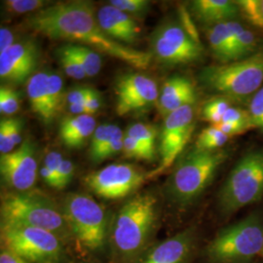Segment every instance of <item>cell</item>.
<instances>
[{"label": "cell", "mask_w": 263, "mask_h": 263, "mask_svg": "<svg viewBox=\"0 0 263 263\" xmlns=\"http://www.w3.org/2000/svg\"><path fill=\"white\" fill-rule=\"evenodd\" d=\"M74 166L70 160L64 159L59 172H58V187L57 189H63L66 187L71 181L73 177Z\"/></svg>", "instance_id": "obj_38"}, {"label": "cell", "mask_w": 263, "mask_h": 263, "mask_svg": "<svg viewBox=\"0 0 263 263\" xmlns=\"http://www.w3.org/2000/svg\"><path fill=\"white\" fill-rule=\"evenodd\" d=\"M6 10L13 14H25L37 12L49 6L44 0H6L3 2Z\"/></svg>", "instance_id": "obj_31"}, {"label": "cell", "mask_w": 263, "mask_h": 263, "mask_svg": "<svg viewBox=\"0 0 263 263\" xmlns=\"http://www.w3.org/2000/svg\"><path fill=\"white\" fill-rule=\"evenodd\" d=\"M126 135L139 141L144 151L148 153L151 159H155V146L158 136V131L155 126L145 123H135L128 127Z\"/></svg>", "instance_id": "obj_23"}, {"label": "cell", "mask_w": 263, "mask_h": 263, "mask_svg": "<svg viewBox=\"0 0 263 263\" xmlns=\"http://www.w3.org/2000/svg\"><path fill=\"white\" fill-rule=\"evenodd\" d=\"M26 23L41 35L77 42L138 69H145L151 65L152 54L126 46L104 32L90 1L74 0L49 5L30 15Z\"/></svg>", "instance_id": "obj_1"}, {"label": "cell", "mask_w": 263, "mask_h": 263, "mask_svg": "<svg viewBox=\"0 0 263 263\" xmlns=\"http://www.w3.org/2000/svg\"><path fill=\"white\" fill-rule=\"evenodd\" d=\"M257 48V40L249 29L244 28L241 33L236 38L233 46V62L243 60L248 57L255 54V50Z\"/></svg>", "instance_id": "obj_28"}, {"label": "cell", "mask_w": 263, "mask_h": 263, "mask_svg": "<svg viewBox=\"0 0 263 263\" xmlns=\"http://www.w3.org/2000/svg\"><path fill=\"white\" fill-rule=\"evenodd\" d=\"M64 82L63 78L57 72H49L48 76V103H49V111L52 119L56 117L57 113L62 108L64 100Z\"/></svg>", "instance_id": "obj_25"}, {"label": "cell", "mask_w": 263, "mask_h": 263, "mask_svg": "<svg viewBox=\"0 0 263 263\" xmlns=\"http://www.w3.org/2000/svg\"><path fill=\"white\" fill-rule=\"evenodd\" d=\"M208 40L212 52L222 64L232 62V40L226 22L210 27Z\"/></svg>", "instance_id": "obj_22"}, {"label": "cell", "mask_w": 263, "mask_h": 263, "mask_svg": "<svg viewBox=\"0 0 263 263\" xmlns=\"http://www.w3.org/2000/svg\"><path fill=\"white\" fill-rule=\"evenodd\" d=\"M147 174L131 164H111L85 177V185L99 197L118 200L141 187Z\"/></svg>", "instance_id": "obj_12"}, {"label": "cell", "mask_w": 263, "mask_h": 263, "mask_svg": "<svg viewBox=\"0 0 263 263\" xmlns=\"http://www.w3.org/2000/svg\"><path fill=\"white\" fill-rule=\"evenodd\" d=\"M220 132H222L227 137L231 138L237 135H241L245 132L249 131V129L242 125L233 124V123L221 122L214 125Z\"/></svg>", "instance_id": "obj_43"}, {"label": "cell", "mask_w": 263, "mask_h": 263, "mask_svg": "<svg viewBox=\"0 0 263 263\" xmlns=\"http://www.w3.org/2000/svg\"><path fill=\"white\" fill-rule=\"evenodd\" d=\"M15 144L10 137L7 118H4L0 122V152L1 154H8L14 151Z\"/></svg>", "instance_id": "obj_39"}, {"label": "cell", "mask_w": 263, "mask_h": 263, "mask_svg": "<svg viewBox=\"0 0 263 263\" xmlns=\"http://www.w3.org/2000/svg\"><path fill=\"white\" fill-rule=\"evenodd\" d=\"M40 176L47 185L51 187L57 188L58 182H57L56 176L50 170H48L45 166H43L40 169Z\"/></svg>", "instance_id": "obj_47"}, {"label": "cell", "mask_w": 263, "mask_h": 263, "mask_svg": "<svg viewBox=\"0 0 263 263\" xmlns=\"http://www.w3.org/2000/svg\"><path fill=\"white\" fill-rule=\"evenodd\" d=\"M194 105H186L165 117L160 134L159 166L147 174V179L158 177L178 159L194 130Z\"/></svg>", "instance_id": "obj_11"}, {"label": "cell", "mask_w": 263, "mask_h": 263, "mask_svg": "<svg viewBox=\"0 0 263 263\" xmlns=\"http://www.w3.org/2000/svg\"><path fill=\"white\" fill-rule=\"evenodd\" d=\"M1 221L32 226L52 232L62 241L71 234L63 210L38 191L10 192L1 197Z\"/></svg>", "instance_id": "obj_2"}, {"label": "cell", "mask_w": 263, "mask_h": 263, "mask_svg": "<svg viewBox=\"0 0 263 263\" xmlns=\"http://www.w3.org/2000/svg\"><path fill=\"white\" fill-rule=\"evenodd\" d=\"M124 137L125 135L123 134L122 130L118 126L113 125L108 140L105 142L103 149L99 152V154L93 160V162L100 163L118 154L119 152H122Z\"/></svg>", "instance_id": "obj_29"}, {"label": "cell", "mask_w": 263, "mask_h": 263, "mask_svg": "<svg viewBox=\"0 0 263 263\" xmlns=\"http://www.w3.org/2000/svg\"><path fill=\"white\" fill-rule=\"evenodd\" d=\"M89 91V87H77L69 91L66 96V102L67 105L85 102Z\"/></svg>", "instance_id": "obj_44"}, {"label": "cell", "mask_w": 263, "mask_h": 263, "mask_svg": "<svg viewBox=\"0 0 263 263\" xmlns=\"http://www.w3.org/2000/svg\"><path fill=\"white\" fill-rule=\"evenodd\" d=\"M68 109H69L70 113H72V114H73V116L86 114L85 102H82V103H77V104H70V105H68Z\"/></svg>", "instance_id": "obj_48"}, {"label": "cell", "mask_w": 263, "mask_h": 263, "mask_svg": "<svg viewBox=\"0 0 263 263\" xmlns=\"http://www.w3.org/2000/svg\"><path fill=\"white\" fill-rule=\"evenodd\" d=\"M248 111L254 128L263 131V86L252 97Z\"/></svg>", "instance_id": "obj_35"}, {"label": "cell", "mask_w": 263, "mask_h": 263, "mask_svg": "<svg viewBox=\"0 0 263 263\" xmlns=\"http://www.w3.org/2000/svg\"><path fill=\"white\" fill-rule=\"evenodd\" d=\"M96 128V120L92 115L66 117L60 125V138L66 147L79 148L92 138Z\"/></svg>", "instance_id": "obj_20"}, {"label": "cell", "mask_w": 263, "mask_h": 263, "mask_svg": "<svg viewBox=\"0 0 263 263\" xmlns=\"http://www.w3.org/2000/svg\"><path fill=\"white\" fill-rule=\"evenodd\" d=\"M2 250L31 263H59L63 256L62 241L52 232L32 226L1 221Z\"/></svg>", "instance_id": "obj_8"}, {"label": "cell", "mask_w": 263, "mask_h": 263, "mask_svg": "<svg viewBox=\"0 0 263 263\" xmlns=\"http://www.w3.org/2000/svg\"><path fill=\"white\" fill-rule=\"evenodd\" d=\"M228 139L229 137L212 125L200 133L195 142V147L202 151H219V148L227 142Z\"/></svg>", "instance_id": "obj_27"}, {"label": "cell", "mask_w": 263, "mask_h": 263, "mask_svg": "<svg viewBox=\"0 0 263 263\" xmlns=\"http://www.w3.org/2000/svg\"><path fill=\"white\" fill-rule=\"evenodd\" d=\"M20 95L9 86L0 88V112L13 115L20 109Z\"/></svg>", "instance_id": "obj_32"}, {"label": "cell", "mask_w": 263, "mask_h": 263, "mask_svg": "<svg viewBox=\"0 0 263 263\" xmlns=\"http://www.w3.org/2000/svg\"><path fill=\"white\" fill-rule=\"evenodd\" d=\"M262 251L263 227L252 215L220 230L209 245L208 255L215 263H248Z\"/></svg>", "instance_id": "obj_6"}, {"label": "cell", "mask_w": 263, "mask_h": 263, "mask_svg": "<svg viewBox=\"0 0 263 263\" xmlns=\"http://www.w3.org/2000/svg\"><path fill=\"white\" fill-rule=\"evenodd\" d=\"M16 43L15 35L9 28H0V54L7 51Z\"/></svg>", "instance_id": "obj_45"}, {"label": "cell", "mask_w": 263, "mask_h": 263, "mask_svg": "<svg viewBox=\"0 0 263 263\" xmlns=\"http://www.w3.org/2000/svg\"><path fill=\"white\" fill-rule=\"evenodd\" d=\"M156 219V198L152 194L132 198L115 216L112 240L116 250L126 256L138 254L147 242Z\"/></svg>", "instance_id": "obj_5"}, {"label": "cell", "mask_w": 263, "mask_h": 263, "mask_svg": "<svg viewBox=\"0 0 263 263\" xmlns=\"http://www.w3.org/2000/svg\"><path fill=\"white\" fill-rule=\"evenodd\" d=\"M200 80L210 90L237 101L253 97L263 84V51L235 62L208 66Z\"/></svg>", "instance_id": "obj_4"}, {"label": "cell", "mask_w": 263, "mask_h": 263, "mask_svg": "<svg viewBox=\"0 0 263 263\" xmlns=\"http://www.w3.org/2000/svg\"><path fill=\"white\" fill-rule=\"evenodd\" d=\"M221 122L233 123V124L242 125V126L247 127L249 130L254 129L249 111L244 110L242 108L233 107V106H230V108L226 111Z\"/></svg>", "instance_id": "obj_37"}, {"label": "cell", "mask_w": 263, "mask_h": 263, "mask_svg": "<svg viewBox=\"0 0 263 263\" xmlns=\"http://www.w3.org/2000/svg\"><path fill=\"white\" fill-rule=\"evenodd\" d=\"M194 84L183 76H176L167 79L160 90L158 108L164 117L186 105H194L196 102Z\"/></svg>", "instance_id": "obj_17"}, {"label": "cell", "mask_w": 263, "mask_h": 263, "mask_svg": "<svg viewBox=\"0 0 263 263\" xmlns=\"http://www.w3.org/2000/svg\"><path fill=\"white\" fill-rule=\"evenodd\" d=\"M229 102L224 98L214 99L204 105L202 115L203 119L212 125H216L222 121V118L224 116L226 111L230 108Z\"/></svg>", "instance_id": "obj_30"}, {"label": "cell", "mask_w": 263, "mask_h": 263, "mask_svg": "<svg viewBox=\"0 0 263 263\" xmlns=\"http://www.w3.org/2000/svg\"><path fill=\"white\" fill-rule=\"evenodd\" d=\"M192 241V231L185 230L157 245L139 263H183Z\"/></svg>", "instance_id": "obj_18"}, {"label": "cell", "mask_w": 263, "mask_h": 263, "mask_svg": "<svg viewBox=\"0 0 263 263\" xmlns=\"http://www.w3.org/2000/svg\"><path fill=\"white\" fill-rule=\"evenodd\" d=\"M63 214L70 233L90 251L104 248L107 218L103 207L87 194L70 193L63 202Z\"/></svg>", "instance_id": "obj_9"}, {"label": "cell", "mask_w": 263, "mask_h": 263, "mask_svg": "<svg viewBox=\"0 0 263 263\" xmlns=\"http://www.w3.org/2000/svg\"><path fill=\"white\" fill-rule=\"evenodd\" d=\"M57 55L61 67L63 68L66 76L77 80H81L87 77L76 58L74 52L72 51L70 44L59 48L57 50Z\"/></svg>", "instance_id": "obj_26"}, {"label": "cell", "mask_w": 263, "mask_h": 263, "mask_svg": "<svg viewBox=\"0 0 263 263\" xmlns=\"http://www.w3.org/2000/svg\"><path fill=\"white\" fill-rule=\"evenodd\" d=\"M0 173L5 183L18 192L32 188L37 179V162L29 139L23 141L16 151L1 154Z\"/></svg>", "instance_id": "obj_14"}, {"label": "cell", "mask_w": 263, "mask_h": 263, "mask_svg": "<svg viewBox=\"0 0 263 263\" xmlns=\"http://www.w3.org/2000/svg\"><path fill=\"white\" fill-rule=\"evenodd\" d=\"M262 254H263V251H262Z\"/></svg>", "instance_id": "obj_50"}, {"label": "cell", "mask_w": 263, "mask_h": 263, "mask_svg": "<svg viewBox=\"0 0 263 263\" xmlns=\"http://www.w3.org/2000/svg\"><path fill=\"white\" fill-rule=\"evenodd\" d=\"M111 124H103L96 128L90 142V158L93 161L99 152L103 149L112 130Z\"/></svg>", "instance_id": "obj_34"}, {"label": "cell", "mask_w": 263, "mask_h": 263, "mask_svg": "<svg viewBox=\"0 0 263 263\" xmlns=\"http://www.w3.org/2000/svg\"><path fill=\"white\" fill-rule=\"evenodd\" d=\"M98 22L104 32L124 45H133L140 39L141 30L129 14L107 4L97 12Z\"/></svg>", "instance_id": "obj_16"}, {"label": "cell", "mask_w": 263, "mask_h": 263, "mask_svg": "<svg viewBox=\"0 0 263 263\" xmlns=\"http://www.w3.org/2000/svg\"><path fill=\"white\" fill-rule=\"evenodd\" d=\"M152 54L165 65H187L202 59L201 42L186 28L167 23L156 29L151 40Z\"/></svg>", "instance_id": "obj_10"}, {"label": "cell", "mask_w": 263, "mask_h": 263, "mask_svg": "<svg viewBox=\"0 0 263 263\" xmlns=\"http://www.w3.org/2000/svg\"><path fill=\"white\" fill-rule=\"evenodd\" d=\"M122 152L124 156L127 158L142 160V161H148V162L153 161L148 155V153L144 151V148L140 144V142L126 134L124 137Z\"/></svg>", "instance_id": "obj_36"}, {"label": "cell", "mask_w": 263, "mask_h": 263, "mask_svg": "<svg viewBox=\"0 0 263 263\" xmlns=\"http://www.w3.org/2000/svg\"><path fill=\"white\" fill-rule=\"evenodd\" d=\"M38 49L31 40L16 42L0 54V77L12 84H22L35 73Z\"/></svg>", "instance_id": "obj_15"}, {"label": "cell", "mask_w": 263, "mask_h": 263, "mask_svg": "<svg viewBox=\"0 0 263 263\" xmlns=\"http://www.w3.org/2000/svg\"><path fill=\"white\" fill-rule=\"evenodd\" d=\"M109 4L130 16H143L151 7V2L147 0H111Z\"/></svg>", "instance_id": "obj_33"}, {"label": "cell", "mask_w": 263, "mask_h": 263, "mask_svg": "<svg viewBox=\"0 0 263 263\" xmlns=\"http://www.w3.org/2000/svg\"><path fill=\"white\" fill-rule=\"evenodd\" d=\"M116 112L125 116L157 104L160 91L157 83L146 74L129 72L119 76L115 82Z\"/></svg>", "instance_id": "obj_13"}, {"label": "cell", "mask_w": 263, "mask_h": 263, "mask_svg": "<svg viewBox=\"0 0 263 263\" xmlns=\"http://www.w3.org/2000/svg\"><path fill=\"white\" fill-rule=\"evenodd\" d=\"M224 151H202L194 147L179 160L171 176L168 192L178 204L186 205L199 197L227 159Z\"/></svg>", "instance_id": "obj_3"}, {"label": "cell", "mask_w": 263, "mask_h": 263, "mask_svg": "<svg viewBox=\"0 0 263 263\" xmlns=\"http://www.w3.org/2000/svg\"><path fill=\"white\" fill-rule=\"evenodd\" d=\"M10 137L15 146L22 144V129L23 121L20 118H7Z\"/></svg>", "instance_id": "obj_41"}, {"label": "cell", "mask_w": 263, "mask_h": 263, "mask_svg": "<svg viewBox=\"0 0 263 263\" xmlns=\"http://www.w3.org/2000/svg\"><path fill=\"white\" fill-rule=\"evenodd\" d=\"M191 6L196 19L209 27L232 21L240 12L237 1L230 0H196Z\"/></svg>", "instance_id": "obj_19"}, {"label": "cell", "mask_w": 263, "mask_h": 263, "mask_svg": "<svg viewBox=\"0 0 263 263\" xmlns=\"http://www.w3.org/2000/svg\"><path fill=\"white\" fill-rule=\"evenodd\" d=\"M263 196V151L246 154L229 174L218 194L224 214H232Z\"/></svg>", "instance_id": "obj_7"}, {"label": "cell", "mask_w": 263, "mask_h": 263, "mask_svg": "<svg viewBox=\"0 0 263 263\" xmlns=\"http://www.w3.org/2000/svg\"><path fill=\"white\" fill-rule=\"evenodd\" d=\"M86 114L92 115L98 112L102 107V98L100 94L92 88H89L88 94L85 99Z\"/></svg>", "instance_id": "obj_40"}, {"label": "cell", "mask_w": 263, "mask_h": 263, "mask_svg": "<svg viewBox=\"0 0 263 263\" xmlns=\"http://www.w3.org/2000/svg\"><path fill=\"white\" fill-rule=\"evenodd\" d=\"M260 5H261V10H262V15H263V0H260Z\"/></svg>", "instance_id": "obj_49"}, {"label": "cell", "mask_w": 263, "mask_h": 263, "mask_svg": "<svg viewBox=\"0 0 263 263\" xmlns=\"http://www.w3.org/2000/svg\"><path fill=\"white\" fill-rule=\"evenodd\" d=\"M0 263H31L9 251L2 250L0 253Z\"/></svg>", "instance_id": "obj_46"}, {"label": "cell", "mask_w": 263, "mask_h": 263, "mask_svg": "<svg viewBox=\"0 0 263 263\" xmlns=\"http://www.w3.org/2000/svg\"><path fill=\"white\" fill-rule=\"evenodd\" d=\"M48 76L49 72L46 71L35 72L28 79L27 84V93L31 110L45 124L53 121L48 103Z\"/></svg>", "instance_id": "obj_21"}, {"label": "cell", "mask_w": 263, "mask_h": 263, "mask_svg": "<svg viewBox=\"0 0 263 263\" xmlns=\"http://www.w3.org/2000/svg\"><path fill=\"white\" fill-rule=\"evenodd\" d=\"M70 46L87 77H94L101 71L103 63L100 53L84 45L70 44Z\"/></svg>", "instance_id": "obj_24"}, {"label": "cell", "mask_w": 263, "mask_h": 263, "mask_svg": "<svg viewBox=\"0 0 263 263\" xmlns=\"http://www.w3.org/2000/svg\"><path fill=\"white\" fill-rule=\"evenodd\" d=\"M64 159L65 158H63L61 153H59L57 151H50L44 160V166L56 176L57 182H58V172H59V169H60ZM57 187H58V185H57Z\"/></svg>", "instance_id": "obj_42"}]
</instances>
